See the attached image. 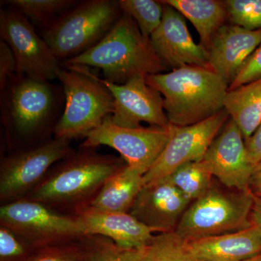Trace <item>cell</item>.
Listing matches in <instances>:
<instances>
[{"instance_id":"cb8c5ba5","label":"cell","mask_w":261,"mask_h":261,"mask_svg":"<svg viewBox=\"0 0 261 261\" xmlns=\"http://www.w3.org/2000/svg\"><path fill=\"white\" fill-rule=\"evenodd\" d=\"M168 177L185 197L193 202L211 188L214 176L200 160L181 165Z\"/></svg>"},{"instance_id":"ba28073f","label":"cell","mask_w":261,"mask_h":261,"mask_svg":"<svg viewBox=\"0 0 261 261\" xmlns=\"http://www.w3.org/2000/svg\"><path fill=\"white\" fill-rule=\"evenodd\" d=\"M172 132V125L166 128L118 126L109 117L86 136L81 147L94 148L105 145L116 149L129 167L145 176L162 153Z\"/></svg>"},{"instance_id":"603a6c76","label":"cell","mask_w":261,"mask_h":261,"mask_svg":"<svg viewBox=\"0 0 261 261\" xmlns=\"http://www.w3.org/2000/svg\"><path fill=\"white\" fill-rule=\"evenodd\" d=\"M86 250L85 261H147V247L127 248L99 235L81 238Z\"/></svg>"},{"instance_id":"7402d4cb","label":"cell","mask_w":261,"mask_h":261,"mask_svg":"<svg viewBox=\"0 0 261 261\" xmlns=\"http://www.w3.org/2000/svg\"><path fill=\"white\" fill-rule=\"evenodd\" d=\"M224 108L246 140L261 123V78L228 90Z\"/></svg>"},{"instance_id":"277c9868","label":"cell","mask_w":261,"mask_h":261,"mask_svg":"<svg viewBox=\"0 0 261 261\" xmlns=\"http://www.w3.org/2000/svg\"><path fill=\"white\" fill-rule=\"evenodd\" d=\"M58 80L63 84L65 104L54 128L55 138L85 137L112 116L114 98L87 67L64 65Z\"/></svg>"},{"instance_id":"3957f363","label":"cell","mask_w":261,"mask_h":261,"mask_svg":"<svg viewBox=\"0 0 261 261\" xmlns=\"http://www.w3.org/2000/svg\"><path fill=\"white\" fill-rule=\"evenodd\" d=\"M146 80L163 96L165 111L173 126H191L224 109L228 85L211 68L187 65L147 75Z\"/></svg>"},{"instance_id":"6da1fadb","label":"cell","mask_w":261,"mask_h":261,"mask_svg":"<svg viewBox=\"0 0 261 261\" xmlns=\"http://www.w3.org/2000/svg\"><path fill=\"white\" fill-rule=\"evenodd\" d=\"M127 166L122 158L84 148L53 166L42 182L24 198L53 210L77 211L87 207L111 176Z\"/></svg>"},{"instance_id":"d590c367","label":"cell","mask_w":261,"mask_h":261,"mask_svg":"<svg viewBox=\"0 0 261 261\" xmlns=\"http://www.w3.org/2000/svg\"><path fill=\"white\" fill-rule=\"evenodd\" d=\"M241 261H261V253L255 256L250 257V258L245 259V260Z\"/></svg>"},{"instance_id":"d4e9b609","label":"cell","mask_w":261,"mask_h":261,"mask_svg":"<svg viewBox=\"0 0 261 261\" xmlns=\"http://www.w3.org/2000/svg\"><path fill=\"white\" fill-rule=\"evenodd\" d=\"M33 23L45 27L76 4L73 0H10L4 2Z\"/></svg>"},{"instance_id":"9c48e42d","label":"cell","mask_w":261,"mask_h":261,"mask_svg":"<svg viewBox=\"0 0 261 261\" xmlns=\"http://www.w3.org/2000/svg\"><path fill=\"white\" fill-rule=\"evenodd\" d=\"M70 140H54L8 156L0 166V200L24 198L42 182L51 168L72 153Z\"/></svg>"},{"instance_id":"e0dca14e","label":"cell","mask_w":261,"mask_h":261,"mask_svg":"<svg viewBox=\"0 0 261 261\" xmlns=\"http://www.w3.org/2000/svg\"><path fill=\"white\" fill-rule=\"evenodd\" d=\"M260 44L261 29L250 31L233 24H224L211 39L209 66L229 87Z\"/></svg>"},{"instance_id":"30bf717a","label":"cell","mask_w":261,"mask_h":261,"mask_svg":"<svg viewBox=\"0 0 261 261\" xmlns=\"http://www.w3.org/2000/svg\"><path fill=\"white\" fill-rule=\"evenodd\" d=\"M2 92L5 121L22 137L37 134L56 113L58 94L49 82L15 75Z\"/></svg>"},{"instance_id":"ffe728a7","label":"cell","mask_w":261,"mask_h":261,"mask_svg":"<svg viewBox=\"0 0 261 261\" xmlns=\"http://www.w3.org/2000/svg\"><path fill=\"white\" fill-rule=\"evenodd\" d=\"M144 186L143 175L127 165L106 181L88 206L98 211L127 214Z\"/></svg>"},{"instance_id":"484cf974","label":"cell","mask_w":261,"mask_h":261,"mask_svg":"<svg viewBox=\"0 0 261 261\" xmlns=\"http://www.w3.org/2000/svg\"><path fill=\"white\" fill-rule=\"evenodd\" d=\"M147 261H201L189 249L187 241L176 231L154 235L147 247Z\"/></svg>"},{"instance_id":"5b68a950","label":"cell","mask_w":261,"mask_h":261,"mask_svg":"<svg viewBox=\"0 0 261 261\" xmlns=\"http://www.w3.org/2000/svg\"><path fill=\"white\" fill-rule=\"evenodd\" d=\"M122 15L119 1L82 2L45 27L42 38L54 56L65 62L100 42Z\"/></svg>"},{"instance_id":"4dcf8cb0","label":"cell","mask_w":261,"mask_h":261,"mask_svg":"<svg viewBox=\"0 0 261 261\" xmlns=\"http://www.w3.org/2000/svg\"><path fill=\"white\" fill-rule=\"evenodd\" d=\"M261 78V44L250 57L228 90H233L252 81Z\"/></svg>"},{"instance_id":"52a82bcc","label":"cell","mask_w":261,"mask_h":261,"mask_svg":"<svg viewBox=\"0 0 261 261\" xmlns=\"http://www.w3.org/2000/svg\"><path fill=\"white\" fill-rule=\"evenodd\" d=\"M0 226L10 228L36 250L86 236L82 223L74 214H61L41 202L25 198L1 206Z\"/></svg>"},{"instance_id":"9a60e30c","label":"cell","mask_w":261,"mask_h":261,"mask_svg":"<svg viewBox=\"0 0 261 261\" xmlns=\"http://www.w3.org/2000/svg\"><path fill=\"white\" fill-rule=\"evenodd\" d=\"M163 4L162 20L149 37L156 54L172 70L187 65L210 68L208 50L194 42L186 18L172 7Z\"/></svg>"},{"instance_id":"f1b7e54d","label":"cell","mask_w":261,"mask_h":261,"mask_svg":"<svg viewBox=\"0 0 261 261\" xmlns=\"http://www.w3.org/2000/svg\"><path fill=\"white\" fill-rule=\"evenodd\" d=\"M86 250L80 240L34 251L24 261H85Z\"/></svg>"},{"instance_id":"7c38bea8","label":"cell","mask_w":261,"mask_h":261,"mask_svg":"<svg viewBox=\"0 0 261 261\" xmlns=\"http://www.w3.org/2000/svg\"><path fill=\"white\" fill-rule=\"evenodd\" d=\"M229 118L223 109L205 121L187 126H173L172 135L156 162L144 176L145 185L167 177L181 165L202 159Z\"/></svg>"},{"instance_id":"83f0119b","label":"cell","mask_w":261,"mask_h":261,"mask_svg":"<svg viewBox=\"0 0 261 261\" xmlns=\"http://www.w3.org/2000/svg\"><path fill=\"white\" fill-rule=\"evenodd\" d=\"M231 24L250 31L261 29V0H226Z\"/></svg>"},{"instance_id":"f546056e","label":"cell","mask_w":261,"mask_h":261,"mask_svg":"<svg viewBox=\"0 0 261 261\" xmlns=\"http://www.w3.org/2000/svg\"><path fill=\"white\" fill-rule=\"evenodd\" d=\"M36 250L10 228L0 226V261H24Z\"/></svg>"},{"instance_id":"4316f807","label":"cell","mask_w":261,"mask_h":261,"mask_svg":"<svg viewBox=\"0 0 261 261\" xmlns=\"http://www.w3.org/2000/svg\"><path fill=\"white\" fill-rule=\"evenodd\" d=\"M124 14L135 20L141 33L146 37L157 29L162 20L163 4L154 0H120Z\"/></svg>"},{"instance_id":"e575fe53","label":"cell","mask_w":261,"mask_h":261,"mask_svg":"<svg viewBox=\"0 0 261 261\" xmlns=\"http://www.w3.org/2000/svg\"><path fill=\"white\" fill-rule=\"evenodd\" d=\"M250 219L252 226L256 228L261 238V197L254 196Z\"/></svg>"},{"instance_id":"2e32d148","label":"cell","mask_w":261,"mask_h":261,"mask_svg":"<svg viewBox=\"0 0 261 261\" xmlns=\"http://www.w3.org/2000/svg\"><path fill=\"white\" fill-rule=\"evenodd\" d=\"M191 202L167 176L145 185L129 214L153 232H171L176 230Z\"/></svg>"},{"instance_id":"d6a6232c","label":"cell","mask_w":261,"mask_h":261,"mask_svg":"<svg viewBox=\"0 0 261 261\" xmlns=\"http://www.w3.org/2000/svg\"><path fill=\"white\" fill-rule=\"evenodd\" d=\"M245 141L249 160L254 167L261 161V123L253 135Z\"/></svg>"},{"instance_id":"8fae6325","label":"cell","mask_w":261,"mask_h":261,"mask_svg":"<svg viewBox=\"0 0 261 261\" xmlns=\"http://www.w3.org/2000/svg\"><path fill=\"white\" fill-rule=\"evenodd\" d=\"M0 34L14 54L16 75L41 82L58 80L62 67L43 38L18 10L10 7L0 12Z\"/></svg>"},{"instance_id":"1f68e13d","label":"cell","mask_w":261,"mask_h":261,"mask_svg":"<svg viewBox=\"0 0 261 261\" xmlns=\"http://www.w3.org/2000/svg\"><path fill=\"white\" fill-rule=\"evenodd\" d=\"M17 63L14 54L8 43L0 41V89L1 92L16 75Z\"/></svg>"},{"instance_id":"ac0fdd59","label":"cell","mask_w":261,"mask_h":261,"mask_svg":"<svg viewBox=\"0 0 261 261\" xmlns=\"http://www.w3.org/2000/svg\"><path fill=\"white\" fill-rule=\"evenodd\" d=\"M73 214L82 223L86 236L106 237L121 247L145 248L154 238L153 231L129 213L106 212L87 206Z\"/></svg>"},{"instance_id":"44dd1931","label":"cell","mask_w":261,"mask_h":261,"mask_svg":"<svg viewBox=\"0 0 261 261\" xmlns=\"http://www.w3.org/2000/svg\"><path fill=\"white\" fill-rule=\"evenodd\" d=\"M188 19L200 36V43L208 50L215 33L228 20L224 1L220 0H163Z\"/></svg>"},{"instance_id":"836d02e7","label":"cell","mask_w":261,"mask_h":261,"mask_svg":"<svg viewBox=\"0 0 261 261\" xmlns=\"http://www.w3.org/2000/svg\"><path fill=\"white\" fill-rule=\"evenodd\" d=\"M249 190L255 197H261V161L252 169Z\"/></svg>"},{"instance_id":"5bb4252c","label":"cell","mask_w":261,"mask_h":261,"mask_svg":"<svg viewBox=\"0 0 261 261\" xmlns=\"http://www.w3.org/2000/svg\"><path fill=\"white\" fill-rule=\"evenodd\" d=\"M201 161L225 187L237 191L250 192L249 181L253 166L249 160L241 130L230 117Z\"/></svg>"},{"instance_id":"8992f818","label":"cell","mask_w":261,"mask_h":261,"mask_svg":"<svg viewBox=\"0 0 261 261\" xmlns=\"http://www.w3.org/2000/svg\"><path fill=\"white\" fill-rule=\"evenodd\" d=\"M253 202L250 192L224 191L212 185L191 202L175 231L188 241L251 227Z\"/></svg>"},{"instance_id":"d6986e66","label":"cell","mask_w":261,"mask_h":261,"mask_svg":"<svg viewBox=\"0 0 261 261\" xmlns=\"http://www.w3.org/2000/svg\"><path fill=\"white\" fill-rule=\"evenodd\" d=\"M187 245L201 261H241L261 253V238L253 226L234 232L188 240Z\"/></svg>"},{"instance_id":"7a4b0ae2","label":"cell","mask_w":261,"mask_h":261,"mask_svg":"<svg viewBox=\"0 0 261 261\" xmlns=\"http://www.w3.org/2000/svg\"><path fill=\"white\" fill-rule=\"evenodd\" d=\"M63 65L99 68L105 80L117 84L135 77L164 73L168 69L154 51L149 38L145 37L135 20L124 13L100 42L63 62Z\"/></svg>"},{"instance_id":"4fadbf2b","label":"cell","mask_w":261,"mask_h":261,"mask_svg":"<svg viewBox=\"0 0 261 261\" xmlns=\"http://www.w3.org/2000/svg\"><path fill=\"white\" fill-rule=\"evenodd\" d=\"M114 98L111 121L118 126L138 128L141 123L168 128L163 96L147 84L146 77H135L126 83L117 84L100 79Z\"/></svg>"}]
</instances>
